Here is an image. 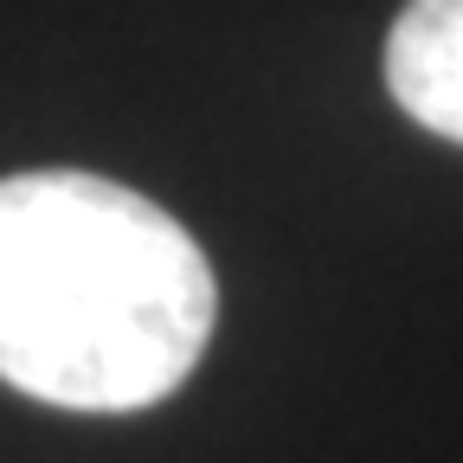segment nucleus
I'll return each mask as SVG.
<instances>
[{
  "instance_id": "1",
  "label": "nucleus",
  "mask_w": 463,
  "mask_h": 463,
  "mask_svg": "<svg viewBox=\"0 0 463 463\" xmlns=\"http://www.w3.org/2000/svg\"><path fill=\"white\" fill-rule=\"evenodd\" d=\"M219 316L213 264L148 194L84 167L0 181V380L65 412H142Z\"/></svg>"
},
{
  "instance_id": "2",
  "label": "nucleus",
  "mask_w": 463,
  "mask_h": 463,
  "mask_svg": "<svg viewBox=\"0 0 463 463\" xmlns=\"http://www.w3.org/2000/svg\"><path fill=\"white\" fill-rule=\"evenodd\" d=\"M386 90L412 123L463 148V0H405L386 33Z\"/></svg>"
}]
</instances>
